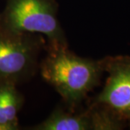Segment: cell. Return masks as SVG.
Listing matches in <instances>:
<instances>
[{
  "instance_id": "6da1fadb",
  "label": "cell",
  "mask_w": 130,
  "mask_h": 130,
  "mask_svg": "<svg viewBox=\"0 0 130 130\" xmlns=\"http://www.w3.org/2000/svg\"><path fill=\"white\" fill-rule=\"evenodd\" d=\"M46 51L39 64L42 78L59 94L66 108L76 111L101 83L105 72L102 60L77 56L68 46L47 44Z\"/></svg>"
},
{
  "instance_id": "7a4b0ae2",
  "label": "cell",
  "mask_w": 130,
  "mask_h": 130,
  "mask_svg": "<svg viewBox=\"0 0 130 130\" xmlns=\"http://www.w3.org/2000/svg\"><path fill=\"white\" fill-rule=\"evenodd\" d=\"M58 9L56 0H9L3 27L13 32L42 35L48 45L68 46Z\"/></svg>"
},
{
  "instance_id": "3957f363",
  "label": "cell",
  "mask_w": 130,
  "mask_h": 130,
  "mask_svg": "<svg viewBox=\"0 0 130 130\" xmlns=\"http://www.w3.org/2000/svg\"><path fill=\"white\" fill-rule=\"evenodd\" d=\"M3 28L5 31L0 32V80L13 83L39 70V57L46 50L47 41L40 34Z\"/></svg>"
},
{
  "instance_id": "277c9868",
  "label": "cell",
  "mask_w": 130,
  "mask_h": 130,
  "mask_svg": "<svg viewBox=\"0 0 130 130\" xmlns=\"http://www.w3.org/2000/svg\"><path fill=\"white\" fill-rule=\"evenodd\" d=\"M108 74L104 87L90 103L108 109L121 121L130 123V56H106L101 59Z\"/></svg>"
},
{
  "instance_id": "5b68a950",
  "label": "cell",
  "mask_w": 130,
  "mask_h": 130,
  "mask_svg": "<svg viewBox=\"0 0 130 130\" xmlns=\"http://www.w3.org/2000/svg\"><path fill=\"white\" fill-rule=\"evenodd\" d=\"M34 130H92L88 108L82 111H72L58 106L41 123L32 126Z\"/></svg>"
},
{
  "instance_id": "8992f818",
  "label": "cell",
  "mask_w": 130,
  "mask_h": 130,
  "mask_svg": "<svg viewBox=\"0 0 130 130\" xmlns=\"http://www.w3.org/2000/svg\"><path fill=\"white\" fill-rule=\"evenodd\" d=\"M92 124V130H119L126 126L111 111L97 103H90L88 106Z\"/></svg>"
},
{
  "instance_id": "52a82bcc",
  "label": "cell",
  "mask_w": 130,
  "mask_h": 130,
  "mask_svg": "<svg viewBox=\"0 0 130 130\" xmlns=\"http://www.w3.org/2000/svg\"><path fill=\"white\" fill-rule=\"evenodd\" d=\"M129 127H130V123H129Z\"/></svg>"
}]
</instances>
